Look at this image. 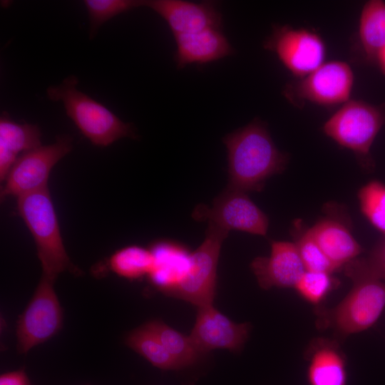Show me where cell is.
I'll use <instances>...</instances> for the list:
<instances>
[{"label": "cell", "mask_w": 385, "mask_h": 385, "mask_svg": "<svg viewBox=\"0 0 385 385\" xmlns=\"http://www.w3.org/2000/svg\"><path fill=\"white\" fill-rule=\"evenodd\" d=\"M0 385H32L26 373L21 369L8 371L0 376Z\"/></svg>", "instance_id": "cell-29"}, {"label": "cell", "mask_w": 385, "mask_h": 385, "mask_svg": "<svg viewBox=\"0 0 385 385\" xmlns=\"http://www.w3.org/2000/svg\"><path fill=\"white\" fill-rule=\"evenodd\" d=\"M249 323H235L212 305L197 308L196 320L189 335L203 355L216 349L239 351L248 338Z\"/></svg>", "instance_id": "cell-12"}, {"label": "cell", "mask_w": 385, "mask_h": 385, "mask_svg": "<svg viewBox=\"0 0 385 385\" xmlns=\"http://www.w3.org/2000/svg\"><path fill=\"white\" fill-rule=\"evenodd\" d=\"M55 280L41 277L16 327L17 349L26 354L56 334L63 324V312L54 289Z\"/></svg>", "instance_id": "cell-9"}, {"label": "cell", "mask_w": 385, "mask_h": 385, "mask_svg": "<svg viewBox=\"0 0 385 385\" xmlns=\"http://www.w3.org/2000/svg\"><path fill=\"white\" fill-rule=\"evenodd\" d=\"M307 378L309 385H346V361L334 341L317 339L312 343Z\"/></svg>", "instance_id": "cell-19"}, {"label": "cell", "mask_w": 385, "mask_h": 385, "mask_svg": "<svg viewBox=\"0 0 385 385\" xmlns=\"http://www.w3.org/2000/svg\"><path fill=\"white\" fill-rule=\"evenodd\" d=\"M377 61L379 63L382 71L385 73V48L379 54Z\"/></svg>", "instance_id": "cell-30"}, {"label": "cell", "mask_w": 385, "mask_h": 385, "mask_svg": "<svg viewBox=\"0 0 385 385\" xmlns=\"http://www.w3.org/2000/svg\"><path fill=\"white\" fill-rule=\"evenodd\" d=\"M353 287L334 307L318 310L319 327L331 328L342 337L364 331L385 308V282L358 268L351 261L344 266Z\"/></svg>", "instance_id": "cell-2"}, {"label": "cell", "mask_w": 385, "mask_h": 385, "mask_svg": "<svg viewBox=\"0 0 385 385\" xmlns=\"http://www.w3.org/2000/svg\"><path fill=\"white\" fill-rule=\"evenodd\" d=\"M153 264L148 275L150 283L170 296L188 270L191 252L183 244L168 239H158L149 247Z\"/></svg>", "instance_id": "cell-15"}, {"label": "cell", "mask_w": 385, "mask_h": 385, "mask_svg": "<svg viewBox=\"0 0 385 385\" xmlns=\"http://www.w3.org/2000/svg\"><path fill=\"white\" fill-rule=\"evenodd\" d=\"M361 212L369 222L385 236V185L371 180L358 192Z\"/></svg>", "instance_id": "cell-24"}, {"label": "cell", "mask_w": 385, "mask_h": 385, "mask_svg": "<svg viewBox=\"0 0 385 385\" xmlns=\"http://www.w3.org/2000/svg\"><path fill=\"white\" fill-rule=\"evenodd\" d=\"M260 287L294 288L305 268L294 242L272 241L268 257H257L250 264Z\"/></svg>", "instance_id": "cell-13"}, {"label": "cell", "mask_w": 385, "mask_h": 385, "mask_svg": "<svg viewBox=\"0 0 385 385\" xmlns=\"http://www.w3.org/2000/svg\"><path fill=\"white\" fill-rule=\"evenodd\" d=\"M308 230L324 254L339 270L357 258L363 251L349 229L337 219L322 218Z\"/></svg>", "instance_id": "cell-17"}, {"label": "cell", "mask_w": 385, "mask_h": 385, "mask_svg": "<svg viewBox=\"0 0 385 385\" xmlns=\"http://www.w3.org/2000/svg\"><path fill=\"white\" fill-rule=\"evenodd\" d=\"M358 38L368 61L377 60L385 48V2L367 1L361 12Z\"/></svg>", "instance_id": "cell-20"}, {"label": "cell", "mask_w": 385, "mask_h": 385, "mask_svg": "<svg viewBox=\"0 0 385 385\" xmlns=\"http://www.w3.org/2000/svg\"><path fill=\"white\" fill-rule=\"evenodd\" d=\"M223 143L227 150L228 185L245 192L261 191L265 181L281 173L288 161L266 124L257 118L226 135Z\"/></svg>", "instance_id": "cell-1"}, {"label": "cell", "mask_w": 385, "mask_h": 385, "mask_svg": "<svg viewBox=\"0 0 385 385\" xmlns=\"http://www.w3.org/2000/svg\"><path fill=\"white\" fill-rule=\"evenodd\" d=\"M146 6L168 23L174 36L209 29H220L222 16L215 3H194L182 0L144 1Z\"/></svg>", "instance_id": "cell-14"}, {"label": "cell", "mask_w": 385, "mask_h": 385, "mask_svg": "<svg viewBox=\"0 0 385 385\" xmlns=\"http://www.w3.org/2000/svg\"><path fill=\"white\" fill-rule=\"evenodd\" d=\"M78 79L71 75L46 90L48 98L63 103L66 115L81 133L98 147H107L122 138H135L131 123L122 121L104 105L78 89Z\"/></svg>", "instance_id": "cell-3"}, {"label": "cell", "mask_w": 385, "mask_h": 385, "mask_svg": "<svg viewBox=\"0 0 385 385\" xmlns=\"http://www.w3.org/2000/svg\"><path fill=\"white\" fill-rule=\"evenodd\" d=\"M229 232L208 224L202 243L190 255L186 275L170 294L198 307L212 305L220 249Z\"/></svg>", "instance_id": "cell-7"}, {"label": "cell", "mask_w": 385, "mask_h": 385, "mask_svg": "<svg viewBox=\"0 0 385 385\" xmlns=\"http://www.w3.org/2000/svg\"><path fill=\"white\" fill-rule=\"evenodd\" d=\"M294 243L305 270L332 274L339 270L324 254L308 230Z\"/></svg>", "instance_id": "cell-27"}, {"label": "cell", "mask_w": 385, "mask_h": 385, "mask_svg": "<svg viewBox=\"0 0 385 385\" xmlns=\"http://www.w3.org/2000/svg\"><path fill=\"white\" fill-rule=\"evenodd\" d=\"M41 131L36 124L17 123L4 111L0 117V181L23 153L41 145Z\"/></svg>", "instance_id": "cell-18"}, {"label": "cell", "mask_w": 385, "mask_h": 385, "mask_svg": "<svg viewBox=\"0 0 385 385\" xmlns=\"http://www.w3.org/2000/svg\"><path fill=\"white\" fill-rule=\"evenodd\" d=\"M72 139L61 135L50 145H40L23 153L16 159L4 181L1 199L9 196L17 198L48 187L50 173L54 165L69 153Z\"/></svg>", "instance_id": "cell-8"}, {"label": "cell", "mask_w": 385, "mask_h": 385, "mask_svg": "<svg viewBox=\"0 0 385 385\" xmlns=\"http://www.w3.org/2000/svg\"><path fill=\"white\" fill-rule=\"evenodd\" d=\"M384 124L385 105L349 100L324 123L322 130L338 145L353 151L366 165L371 163V145Z\"/></svg>", "instance_id": "cell-5"}, {"label": "cell", "mask_w": 385, "mask_h": 385, "mask_svg": "<svg viewBox=\"0 0 385 385\" xmlns=\"http://www.w3.org/2000/svg\"><path fill=\"white\" fill-rule=\"evenodd\" d=\"M177 51L175 61L182 68L190 63H206L231 55L233 49L220 29H209L198 32L175 35Z\"/></svg>", "instance_id": "cell-16"}, {"label": "cell", "mask_w": 385, "mask_h": 385, "mask_svg": "<svg viewBox=\"0 0 385 385\" xmlns=\"http://www.w3.org/2000/svg\"><path fill=\"white\" fill-rule=\"evenodd\" d=\"M16 211L33 236L43 276L56 280L65 271L80 272L64 247L48 187L19 197Z\"/></svg>", "instance_id": "cell-4"}, {"label": "cell", "mask_w": 385, "mask_h": 385, "mask_svg": "<svg viewBox=\"0 0 385 385\" xmlns=\"http://www.w3.org/2000/svg\"><path fill=\"white\" fill-rule=\"evenodd\" d=\"M192 216L207 220L208 224L225 231L239 230L253 235H265L269 219L247 192L229 185L213 200L212 207L198 206Z\"/></svg>", "instance_id": "cell-11"}, {"label": "cell", "mask_w": 385, "mask_h": 385, "mask_svg": "<svg viewBox=\"0 0 385 385\" xmlns=\"http://www.w3.org/2000/svg\"><path fill=\"white\" fill-rule=\"evenodd\" d=\"M352 262L360 270L385 282V236L366 258H356Z\"/></svg>", "instance_id": "cell-28"}, {"label": "cell", "mask_w": 385, "mask_h": 385, "mask_svg": "<svg viewBox=\"0 0 385 385\" xmlns=\"http://www.w3.org/2000/svg\"><path fill=\"white\" fill-rule=\"evenodd\" d=\"M138 0H84L89 19V38H93L100 27L114 16L143 6Z\"/></svg>", "instance_id": "cell-25"}, {"label": "cell", "mask_w": 385, "mask_h": 385, "mask_svg": "<svg viewBox=\"0 0 385 385\" xmlns=\"http://www.w3.org/2000/svg\"><path fill=\"white\" fill-rule=\"evenodd\" d=\"M153 264V257L150 249L137 245L116 250L108 260V267L113 272L130 280L148 276Z\"/></svg>", "instance_id": "cell-22"}, {"label": "cell", "mask_w": 385, "mask_h": 385, "mask_svg": "<svg viewBox=\"0 0 385 385\" xmlns=\"http://www.w3.org/2000/svg\"><path fill=\"white\" fill-rule=\"evenodd\" d=\"M125 343L130 349L158 369H180L158 337L143 325L130 332L125 338Z\"/></svg>", "instance_id": "cell-23"}, {"label": "cell", "mask_w": 385, "mask_h": 385, "mask_svg": "<svg viewBox=\"0 0 385 385\" xmlns=\"http://www.w3.org/2000/svg\"><path fill=\"white\" fill-rule=\"evenodd\" d=\"M337 284L330 273L305 270L294 289L307 302L318 304Z\"/></svg>", "instance_id": "cell-26"}, {"label": "cell", "mask_w": 385, "mask_h": 385, "mask_svg": "<svg viewBox=\"0 0 385 385\" xmlns=\"http://www.w3.org/2000/svg\"><path fill=\"white\" fill-rule=\"evenodd\" d=\"M143 326L152 332L173 356L180 369L197 363L203 356L189 336H185L160 320Z\"/></svg>", "instance_id": "cell-21"}, {"label": "cell", "mask_w": 385, "mask_h": 385, "mask_svg": "<svg viewBox=\"0 0 385 385\" xmlns=\"http://www.w3.org/2000/svg\"><path fill=\"white\" fill-rule=\"evenodd\" d=\"M354 82V72L347 63L331 61L307 76L287 83L283 93L297 106L309 102L332 107L349 101Z\"/></svg>", "instance_id": "cell-6"}, {"label": "cell", "mask_w": 385, "mask_h": 385, "mask_svg": "<svg viewBox=\"0 0 385 385\" xmlns=\"http://www.w3.org/2000/svg\"><path fill=\"white\" fill-rule=\"evenodd\" d=\"M264 48L274 52L297 78L313 72L324 62L326 46L316 32L289 26H274Z\"/></svg>", "instance_id": "cell-10"}]
</instances>
